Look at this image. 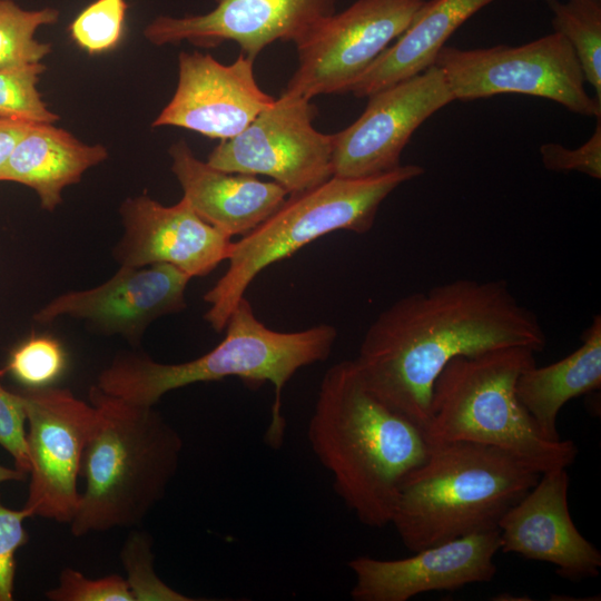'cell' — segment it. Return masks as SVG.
I'll use <instances>...</instances> for the list:
<instances>
[{
  "label": "cell",
  "instance_id": "cell-1",
  "mask_svg": "<svg viewBox=\"0 0 601 601\" xmlns=\"http://www.w3.org/2000/svg\"><path fill=\"white\" fill-rule=\"evenodd\" d=\"M545 345L539 317L506 280L460 278L383 309L354 362L368 390L423 431L433 384L454 357L511 346L540 353Z\"/></svg>",
  "mask_w": 601,
  "mask_h": 601
},
{
  "label": "cell",
  "instance_id": "cell-2",
  "mask_svg": "<svg viewBox=\"0 0 601 601\" xmlns=\"http://www.w3.org/2000/svg\"><path fill=\"white\" fill-rule=\"evenodd\" d=\"M307 437L336 494L375 529L391 524L402 481L428 451L423 431L368 390L354 359L325 372Z\"/></svg>",
  "mask_w": 601,
  "mask_h": 601
},
{
  "label": "cell",
  "instance_id": "cell-3",
  "mask_svg": "<svg viewBox=\"0 0 601 601\" xmlns=\"http://www.w3.org/2000/svg\"><path fill=\"white\" fill-rule=\"evenodd\" d=\"M225 331V337L213 349L184 363L166 364L145 354H120L99 374L96 386L128 403L155 406L166 393L195 383L226 377H237L255 387L270 383L275 396L265 442L279 449L286 431L283 391L298 370L328 358L337 331L327 324L297 332L274 331L257 318L245 296L229 315Z\"/></svg>",
  "mask_w": 601,
  "mask_h": 601
},
{
  "label": "cell",
  "instance_id": "cell-4",
  "mask_svg": "<svg viewBox=\"0 0 601 601\" xmlns=\"http://www.w3.org/2000/svg\"><path fill=\"white\" fill-rule=\"evenodd\" d=\"M89 400L97 420L82 456L86 489L69 523L75 536L139 525L165 496L184 447L154 406L128 403L96 385Z\"/></svg>",
  "mask_w": 601,
  "mask_h": 601
},
{
  "label": "cell",
  "instance_id": "cell-5",
  "mask_svg": "<svg viewBox=\"0 0 601 601\" xmlns=\"http://www.w3.org/2000/svg\"><path fill=\"white\" fill-rule=\"evenodd\" d=\"M540 475L494 446L428 444L425 460L400 485L391 525L411 552L497 530Z\"/></svg>",
  "mask_w": 601,
  "mask_h": 601
},
{
  "label": "cell",
  "instance_id": "cell-6",
  "mask_svg": "<svg viewBox=\"0 0 601 601\" xmlns=\"http://www.w3.org/2000/svg\"><path fill=\"white\" fill-rule=\"evenodd\" d=\"M531 348L511 346L450 361L436 377L427 444L472 442L500 449L540 474L568 469L578 455L570 440L545 439L520 403L515 385L535 363Z\"/></svg>",
  "mask_w": 601,
  "mask_h": 601
},
{
  "label": "cell",
  "instance_id": "cell-7",
  "mask_svg": "<svg viewBox=\"0 0 601 601\" xmlns=\"http://www.w3.org/2000/svg\"><path fill=\"white\" fill-rule=\"evenodd\" d=\"M423 173V167L411 164L364 178L332 176L312 189L288 195L272 216L234 242L228 268L204 295L209 305L205 321L216 332H223L235 306L263 269L329 233L370 231L386 197Z\"/></svg>",
  "mask_w": 601,
  "mask_h": 601
},
{
  "label": "cell",
  "instance_id": "cell-8",
  "mask_svg": "<svg viewBox=\"0 0 601 601\" xmlns=\"http://www.w3.org/2000/svg\"><path fill=\"white\" fill-rule=\"evenodd\" d=\"M434 65L444 73L454 100L520 93L552 100L574 114L601 117V101L588 93L573 48L555 31L516 47L445 46Z\"/></svg>",
  "mask_w": 601,
  "mask_h": 601
},
{
  "label": "cell",
  "instance_id": "cell-9",
  "mask_svg": "<svg viewBox=\"0 0 601 601\" xmlns=\"http://www.w3.org/2000/svg\"><path fill=\"white\" fill-rule=\"evenodd\" d=\"M311 99L285 91L237 136L221 140L207 162L219 170L264 175L295 195L333 176V136L318 131Z\"/></svg>",
  "mask_w": 601,
  "mask_h": 601
},
{
  "label": "cell",
  "instance_id": "cell-10",
  "mask_svg": "<svg viewBox=\"0 0 601 601\" xmlns=\"http://www.w3.org/2000/svg\"><path fill=\"white\" fill-rule=\"evenodd\" d=\"M425 0H356L321 20L296 46L297 68L285 91L308 99L349 92L354 82L408 27Z\"/></svg>",
  "mask_w": 601,
  "mask_h": 601
},
{
  "label": "cell",
  "instance_id": "cell-11",
  "mask_svg": "<svg viewBox=\"0 0 601 601\" xmlns=\"http://www.w3.org/2000/svg\"><path fill=\"white\" fill-rule=\"evenodd\" d=\"M26 411L30 516L70 523L79 504L78 475L97 411L67 388L39 387L20 393Z\"/></svg>",
  "mask_w": 601,
  "mask_h": 601
},
{
  "label": "cell",
  "instance_id": "cell-12",
  "mask_svg": "<svg viewBox=\"0 0 601 601\" xmlns=\"http://www.w3.org/2000/svg\"><path fill=\"white\" fill-rule=\"evenodd\" d=\"M363 114L333 136V176L364 178L391 171L414 131L454 101L435 65L367 97Z\"/></svg>",
  "mask_w": 601,
  "mask_h": 601
},
{
  "label": "cell",
  "instance_id": "cell-13",
  "mask_svg": "<svg viewBox=\"0 0 601 601\" xmlns=\"http://www.w3.org/2000/svg\"><path fill=\"white\" fill-rule=\"evenodd\" d=\"M336 0H215L203 14L159 16L144 30L155 46L187 41L215 48L233 41L240 53L255 58L276 41L297 45L324 18L335 12Z\"/></svg>",
  "mask_w": 601,
  "mask_h": 601
},
{
  "label": "cell",
  "instance_id": "cell-14",
  "mask_svg": "<svg viewBox=\"0 0 601 601\" xmlns=\"http://www.w3.org/2000/svg\"><path fill=\"white\" fill-rule=\"evenodd\" d=\"M254 61L240 53L224 65L209 53L180 52L176 90L152 127H180L221 140L237 136L275 101L258 86Z\"/></svg>",
  "mask_w": 601,
  "mask_h": 601
},
{
  "label": "cell",
  "instance_id": "cell-15",
  "mask_svg": "<svg viewBox=\"0 0 601 601\" xmlns=\"http://www.w3.org/2000/svg\"><path fill=\"white\" fill-rule=\"evenodd\" d=\"M190 276L168 264L119 266L105 283L59 295L35 319L48 324L62 316L86 321L97 331L137 343L157 318L186 308Z\"/></svg>",
  "mask_w": 601,
  "mask_h": 601
},
{
  "label": "cell",
  "instance_id": "cell-16",
  "mask_svg": "<svg viewBox=\"0 0 601 601\" xmlns=\"http://www.w3.org/2000/svg\"><path fill=\"white\" fill-rule=\"evenodd\" d=\"M497 530L471 534L413 552L412 556L380 560L367 555L347 562L355 582L354 601H407L430 591H453L489 582L496 573Z\"/></svg>",
  "mask_w": 601,
  "mask_h": 601
},
{
  "label": "cell",
  "instance_id": "cell-17",
  "mask_svg": "<svg viewBox=\"0 0 601 601\" xmlns=\"http://www.w3.org/2000/svg\"><path fill=\"white\" fill-rule=\"evenodd\" d=\"M124 235L114 249L119 266L173 265L188 276H205L227 260L230 237L203 220L181 197L164 206L146 194L120 206Z\"/></svg>",
  "mask_w": 601,
  "mask_h": 601
},
{
  "label": "cell",
  "instance_id": "cell-18",
  "mask_svg": "<svg viewBox=\"0 0 601 601\" xmlns=\"http://www.w3.org/2000/svg\"><path fill=\"white\" fill-rule=\"evenodd\" d=\"M566 469L544 472L499 523L500 550L548 562L569 580L595 578L600 551L577 529L568 505Z\"/></svg>",
  "mask_w": 601,
  "mask_h": 601
},
{
  "label": "cell",
  "instance_id": "cell-19",
  "mask_svg": "<svg viewBox=\"0 0 601 601\" xmlns=\"http://www.w3.org/2000/svg\"><path fill=\"white\" fill-rule=\"evenodd\" d=\"M169 156L183 198L203 220L230 238L252 231L288 197L275 181L214 168L198 159L185 140L171 145Z\"/></svg>",
  "mask_w": 601,
  "mask_h": 601
},
{
  "label": "cell",
  "instance_id": "cell-20",
  "mask_svg": "<svg viewBox=\"0 0 601 601\" xmlns=\"http://www.w3.org/2000/svg\"><path fill=\"white\" fill-rule=\"evenodd\" d=\"M107 157L102 145L85 144L53 124H31L0 169V181L32 188L41 207L53 211L62 201V190Z\"/></svg>",
  "mask_w": 601,
  "mask_h": 601
},
{
  "label": "cell",
  "instance_id": "cell-21",
  "mask_svg": "<svg viewBox=\"0 0 601 601\" xmlns=\"http://www.w3.org/2000/svg\"><path fill=\"white\" fill-rule=\"evenodd\" d=\"M494 0H428L405 31L354 82L355 97L372 93L421 73L434 65L449 38L479 10Z\"/></svg>",
  "mask_w": 601,
  "mask_h": 601
},
{
  "label": "cell",
  "instance_id": "cell-22",
  "mask_svg": "<svg viewBox=\"0 0 601 601\" xmlns=\"http://www.w3.org/2000/svg\"><path fill=\"white\" fill-rule=\"evenodd\" d=\"M581 345L564 358L521 373L515 393L540 433L550 441L561 440L558 414L570 400L601 387V316L593 317L583 332Z\"/></svg>",
  "mask_w": 601,
  "mask_h": 601
},
{
  "label": "cell",
  "instance_id": "cell-23",
  "mask_svg": "<svg viewBox=\"0 0 601 601\" xmlns=\"http://www.w3.org/2000/svg\"><path fill=\"white\" fill-rule=\"evenodd\" d=\"M552 27L571 45L585 82L601 101V0H545Z\"/></svg>",
  "mask_w": 601,
  "mask_h": 601
},
{
  "label": "cell",
  "instance_id": "cell-24",
  "mask_svg": "<svg viewBox=\"0 0 601 601\" xmlns=\"http://www.w3.org/2000/svg\"><path fill=\"white\" fill-rule=\"evenodd\" d=\"M58 18L59 11L53 8L26 10L12 0H0V69L40 63L51 45L38 41L36 31Z\"/></svg>",
  "mask_w": 601,
  "mask_h": 601
},
{
  "label": "cell",
  "instance_id": "cell-25",
  "mask_svg": "<svg viewBox=\"0 0 601 601\" xmlns=\"http://www.w3.org/2000/svg\"><path fill=\"white\" fill-rule=\"evenodd\" d=\"M43 63L14 69H0V121L55 124L59 116L52 112L37 88Z\"/></svg>",
  "mask_w": 601,
  "mask_h": 601
},
{
  "label": "cell",
  "instance_id": "cell-26",
  "mask_svg": "<svg viewBox=\"0 0 601 601\" xmlns=\"http://www.w3.org/2000/svg\"><path fill=\"white\" fill-rule=\"evenodd\" d=\"M125 578L134 601H195L167 583L156 573L152 539L147 532L134 530L120 550Z\"/></svg>",
  "mask_w": 601,
  "mask_h": 601
},
{
  "label": "cell",
  "instance_id": "cell-27",
  "mask_svg": "<svg viewBox=\"0 0 601 601\" xmlns=\"http://www.w3.org/2000/svg\"><path fill=\"white\" fill-rule=\"evenodd\" d=\"M126 10V0H95L71 22L72 40L90 55L116 48L124 35Z\"/></svg>",
  "mask_w": 601,
  "mask_h": 601
},
{
  "label": "cell",
  "instance_id": "cell-28",
  "mask_svg": "<svg viewBox=\"0 0 601 601\" xmlns=\"http://www.w3.org/2000/svg\"><path fill=\"white\" fill-rule=\"evenodd\" d=\"M65 365L61 345L52 337L36 336L12 352L7 370L29 388H39L56 381Z\"/></svg>",
  "mask_w": 601,
  "mask_h": 601
},
{
  "label": "cell",
  "instance_id": "cell-29",
  "mask_svg": "<svg viewBox=\"0 0 601 601\" xmlns=\"http://www.w3.org/2000/svg\"><path fill=\"white\" fill-rule=\"evenodd\" d=\"M50 601H134L125 578L110 574L88 578L72 568H65L58 585L46 592Z\"/></svg>",
  "mask_w": 601,
  "mask_h": 601
},
{
  "label": "cell",
  "instance_id": "cell-30",
  "mask_svg": "<svg viewBox=\"0 0 601 601\" xmlns=\"http://www.w3.org/2000/svg\"><path fill=\"white\" fill-rule=\"evenodd\" d=\"M544 168L551 171H579L594 179L601 178V117L591 137L580 147L570 149L560 144L540 146Z\"/></svg>",
  "mask_w": 601,
  "mask_h": 601
},
{
  "label": "cell",
  "instance_id": "cell-31",
  "mask_svg": "<svg viewBox=\"0 0 601 601\" xmlns=\"http://www.w3.org/2000/svg\"><path fill=\"white\" fill-rule=\"evenodd\" d=\"M28 518L24 508L12 510L0 500V601L13 600L16 553L29 540L23 525Z\"/></svg>",
  "mask_w": 601,
  "mask_h": 601
},
{
  "label": "cell",
  "instance_id": "cell-32",
  "mask_svg": "<svg viewBox=\"0 0 601 601\" xmlns=\"http://www.w3.org/2000/svg\"><path fill=\"white\" fill-rule=\"evenodd\" d=\"M0 445L14 460L18 470L29 474L26 444V411L20 393L6 390L0 383Z\"/></svg>",
  "mask_w": 601,
  "mask_h": 601
},
{
  "label": "cell",
  "instance_id": "cell-33",
  "mask_svg": "<svg viewBox=\"0 0 601 601\" xmlns=\"http://www.w3.org/2000/svg\"><path fill=\"white\" fill-rule=\"evenodd\" d=\"M30 125L22 121H0V169L6 164L19 138Z\"/></svg>",
  "mask_w": 601,
  "mask_h": 601
},
{
  "label": "cell",
  "instance_id": "cell-34",
  "mask_svg": "<svg viewBox=\"0 0 601 601\" xmlns=\"http://www.w3.org/2000/svg\"><path fill=\"white\" fill-rule=\"evenodd\" d=\"M28 474L18 470L17 467L10 469L0 464V484L9 481H26Z\"/></svg>",
  "mask_w": 601,
  "mask_h": 601
}]
</instances>
